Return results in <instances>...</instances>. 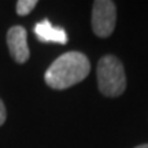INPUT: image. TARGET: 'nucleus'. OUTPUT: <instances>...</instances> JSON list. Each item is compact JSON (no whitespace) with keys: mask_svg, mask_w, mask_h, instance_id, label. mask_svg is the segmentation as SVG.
Returning a JSON list of instances; mask_svg holds the SVG:
<instances>
[{"mask_svg":"<svg viewBox=\"0 0 148 148\" xmlns=\"http://www.w3.org/2000/svg\"><path fill=\"white\" fill-rule=\"evenodd\" d=\"M90 71L88 56L78 51H70L53 60L45 71V82L52 89H67L81 82Z\"/></svg>","mask_w":148,"mask_h":148,"instance_id":"nucleus-1","label":"nucleus"},{"mask_svg":"<svg viewBox=\"0 0 148 148\" xmlns=\"http://www.w3.org/2000/svg\"><path fill=\"white\" fill-rule=\"evenodd\" d=\"M97 86L101 95L107 97H118L126 89L125 67L114 55L101 56L97 63Z\"/></svg>","mask_w":148,"mask_h":148,"instance_id":"nucleus-2","label":"nucleus"},{"mask_svg":"<svg viewBox=\"0 0 148 148\" xmlns=\"http://www.w3.org/2000/svg\"><path fill=\"white\" fill-rule=\"evenodd\" d=\"M116 5L111 0H96L92 7V29L97 37L107 38L115 29Z\"/></svg>","mask_w":148,"mask_h":148,"instance_id":"nucleus-3","label":"nucleus"},{"mask_svg":"<svg viewBox=\"0 0 148 148\" xmlns=\"http://www.w3.org/2000/svg\"><path fill=\"white\" fill-rule=\"evenodd\" d=\"M7 45L12 59L16 63H26L30 51L27 47L26 29L22 26H12L7 32Z\"/></svg>","mask_w":148,"mask_h":148,"instance_id":"nucleus-4","label":"nucleus"},{"mask_svg":"<svg viewBox=\"0 0 148 148\" xmlns=\"http://www.w3.org/2000/svg\"><path fill=\"white\" fill-rule=\"evenodd\" d=\"M34 34L42 42H56V44H66L67 42V33L63 27L53 26L48 19L37 22L34 25Z\"/></svg>","mask_w":148,"mask_h":148,"instance_id":"nucleus-5","label":"nucleus"},{"mask_svg":"<svg viewBox=\"0 0 148 148\" xmlns=\"http://www.w3.org/2000/svg\"><path fill=\"white\" fill-rule=\"evenodd\" d=\"M36 5H37V0H19V1H16L15 5L16 14L21 16H25L27 14H30L34 10Z\"/></svg>","mask_w":148,"mask_h":148,"instance_id":"nucleus-6","label":"nucleus"},{"mask_svg":"<svg viewBox=\"0 0 148 148\" xmlns=\"http://www.w3.org/2000/svg\"><path fill=\"white\" fill-rule=\"evenodd\" d=\"M5 118H7V111H5L4 103H3L1 99H0V126L5 122Z\"/></svg>","mask_w":148,"mask_h":148,"instance_id":"nucleus-7","label":"nucleus"},{"mask_svg":"<svg viewBox=\"0 0 148 148\" xmlns=\"http://www.w3.org/2000/svg\"><path fill=\"white\" fill-rule=\"evenodd\" d=\"M134 148H148V143L147 144H140V145H137V147Z\"/></svg>","mask_w":148,"mask_h":148,"instance_id":"nucleus-8","label":"nucleus"}]
</instances>
